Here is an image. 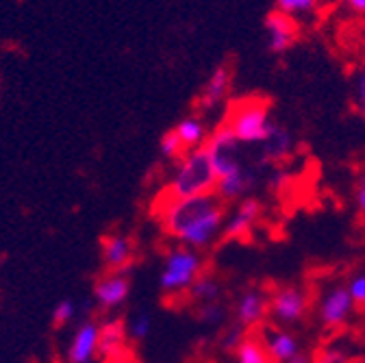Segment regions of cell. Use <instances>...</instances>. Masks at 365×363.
I'll use <instances>...</instances> for the list:
<instances>
[{"label":"cell","mask_w":365,"mask_h":363,"mask_svg":"<svg viewBox=\"0 0 365 363\" xmlns=\"http://www.w3.org/2000/svg\"><path fill=\"white\" fill-rule=\"evenodd\" d=\"M217 188V174L211 165L207 148H196L182 155L163 188V198H192L213 194Z\"/></svg>","instance_id":"obj_1"},{"label":"cell","mask_w":365,"mask_h":363,"mask_svg":"<svg viewBox=\"0 0 365 363\" xmlns=\"http://www.w3.org/2000/svg\"><path fill=\"white\" fill-rule=\"evenodd\" d=\"M222 198L213 194H202V196H192V198H163L159 196L157 200V218L161 224V231L172 237L180 240L194 224H198L202 218H207L211 211L222 207Z\"/></svg>","instance_id":"obj_2"},{"label":"cell","mask_w":365,"mask_h":363,"mask_svg":"<svg viewBox=\"0 0 365 363\" xmlns=\"http://www.w3.org/2000/svg\"><path fill=\"white\" fill-rule=\"evenodd\" d=\"M269 101L263 96H246L228 107L224 124L233 131L242 146L265 144L274 126V122L269 120Z\"/></svg>","instance_id":"obj_3"},{"label":"cell","mask_w":365,"mask_h":363,"mask_svg":"<svg viewBox=\"0 0 365 363\" xmlns=\"http://www.w3.org/2000/svg\"><path fill=\"white\" fill-rule=\"evenodd\" d=\"M205 272V259L198 250L187 248L182 244L172 246L165 252L161 275H159V290L163 296H187L194 281Z\"/></svg>","instance_id":"obj_4"},{"label":"cell","mask_w":365,"mask_h":363,"mask_svg":"<svg viewBox=\"0 0 365 363\" xmlns=\"http://www.w3.org/2000/svg\"><path fill=\"white\" fill-rule=\"evenodd\" d=\"M205 148L209 153L211 165L217 174V180L246 168V163L242 159V144L237 142L233 131L228 128L224 122L209 135Z\"/></svg>","instance_id":"obj_5"},{"label":"cell","mask_w":365,"mask_h":363,"mask_svg":"<svg viewBox=\"0 0 365 363\" xmlns=\"http://www.w3.org/2000/svg\"><path fill=\"white\" fill-rule=\"evenodd\" d=\"M309 315V294L298 285H279L269 294V317L287 329Z\"/></svg>","instance_id":"obj_6"},{"label":"cell","mask_w":365,"mask_h":363,"mask_svg":"<svg viewBox=\"0 0 365 363\" xmlns=\"http://www.w3.org/2000/svg\"><path fill=\"white\" fill-rule=\"evenodd\" d=\"M354 302L346 285H331L317 302V322L324 331L344 329L354 313Z\"/></svg>","instance_id":"obj_7"},{"label":"cell","mask_w":365,"mask_h":363,"mask_svg":"<svg viewBox=\"0 0 365 363\" xmlns=\"http://www.w3.org/2000/svg\"><path fill=\"white\" fill-rule=\"evenodd\" d=\"M261 218V200L255 196L244 198L237 203L233 213H228L224 231H222V242H244L250 237L255 224Z\"/></svg>","instance_id":"obj_8"},{"label":"cell","mask_w":365,"mask_h":363,"mask_svg":"<svg viewBox=\"0 0 365 363\" xmlns=\"http://www.w3.org/2000/svg\"><path fill=\"white\" fill-rule=\"evenodd\" d=\"M267 315H269V296H265V292H261L259 287H248L240 294L233 317L242 329L252 333L255 329L263 327Z\"/></svg>","instance_id":"obj_9"},{"label":"cell","mask_w":365,"mask_h":363,"mask_svg":"<svg viewBox=\"0 0 365 363\" xmlns=\"http://www.w3.org/2000/svg\"><path fill=\"white\" fill-rule=\"evenodd\" d=\"M130 290V275H126V272H107L94 285V300L103 311H113L128 300Z\"/></svg>","instance_id":"obj_10"},{"label":"cell","mask_w":365,"mask_h":363,"mask_svg":"<svg viewBox=\"0 0 365 363\" xmlns=\"http://www.w3.org/2000/svg\"><path fill=\"white\" fill-rule=\"evenodd\" d=\"M226 218H228V211H226V205H222L215 211H211L207 218H202L198 224H194L192 229L178 240V244L187 246V248H194L198 252L209 248L217 237H222Z\"/></svg>","instance_id":"obj_11"},{"label":"cell","mask_w":365,"mask_h":363,"mask_svg":"<svg viewBox=\"0 0 365 363\" xmlns=\"http://www.w3.org/2000/svg\"><path fill=\"white\" fill-rule=\"evenodd\" d=\"M103 263L109 272H126L130 275L135 263V244L124 233H105L101 237Z\"/></svg>","instance_id":"obj_12"},{"label":"cell","mask_w":365,"mask_h":363,"mask_svg":"<svg viewBox=\"0 0 365 363\" xmlns=\"http://www.w3.org/2000/svg\"><path fill=\"white\" fill-rule=\"evenodd\" d=\"M98 342H101V322L83 320L70 339L68 346V363H91L98 357Z\"/></svg>","instance_id":"obj_13"},{"label":"cell","mask_w":365,"mask_h":363,"mask_svg":"<svg viewBox=\"0 0 365 363\" xmlns=\"http://www.w3.org/2000/svg\"><path fill=\"white\" fill-rule=\"evenodd\" d=\"M265 33H267V48L269 53L274 55H283L287 53L292 46H294V41L298 37V24L292 16H285L281 11H269L265 16Z\"/></svg>","instance_id":"obj_14"},{"label":"cell","mask_w":365,"mask_h":363,"mask_svg":"<svg viewBox=\"0 0 365 363\" xmlns=\"http://www.w3.org/2000/svg\"><path fill=\"white\" fill-rule=\"evenodd\" d=\"M259 337L267 350L269 361L274 363H289L296 354L302 352L300 339L283 327H263Z\"/></svg>","instance_id":"obj_15"},{"label":"cell","mask_w":365,"mask_h":363,"mask_svg":"<svg viewBox=\"0 0 365 363\" xmlns=\"http://www.w3.org/2000/svg\"><path fill=\"white\" fill-rule=\"evenodd\" d=\"M128 337V322L124 317H107L101 322V342H98V357L103 361H115L126 350Z\"/></svg>","instance_id":"obj_16"},{"label":"cell","mask_w":365,"mask_h":363,"mask_svg":"<svg viewBox=\"0 0 365 363\" xmlns=\"http://www.w3.org/2000/svg\"><path fill=\"white\" fill-rule=\"evenodd\" d=\"M259 183V176L255 170L250 168H244L231 176H224L217 180V188H215V194L222 198V203H242L244 198L250 196V192L257 188Z\"/></svg>","instance_id":"obj_17"},{"label":"cell","mask_w":365,"mask_h":363,"mask_svg":"<svg viewBox=\"0 0 365 363\" xmlns=\"http://www.w3.org/2000/svg\"><path fill=\"white\" fill-rule=\"evenodd\" d=\"M231 83H233V74L231 70H228L226 66H217L205 87H202V94L198 98V107L202 111H213L215 107H220L226 98H228V92H231Z\"/></svg>","instance_id":"obj_18"},{"label":"cell","mask_w":365,"mask_h":363,"mask_svg":"<svg viewBox=\"0 0 365 363\" xmlns=\"http://www.w3.org/2000/svg\"><path fill=\"white\" fill-rule=\"evenodd\" d=\"M174 133L178 135L182 148H185L187 153L196 150V148H202L207 144V140H209L207 124L198 116H185L182 120H178L176 126H174Z\"/></svg>","instance_id":"obj_19"},{"label":"cell","mask_w":365,"mask_h":363,"mask_svg":"<svg viewBox=\"0 0 365 363\" xmlns=\"http://www.w3.org/2000/svg\"><path fill=\"white\" fill-rule=\"evenodd\" d=\"M261 146H263V161H281L294 153V138L285 126L274 124L265 144Z\"/></svg>","instance_id":"obj_20"},{"label":"cell","mask_w":365,"mask_h":363,"mask_svg":"<svg viewBox=\"0 0 365 363\" xmlns=\"http://www.w3.org/2000/svg\"><path fill=\"white\" fill-rule=\"evenodd\" d=\"M190 302L194 305H205V302H215L222 298V281L215 275L202 272V275L194 281V285L187 292Z\"/></svg>","instance_id":"obj_21"},{"label":"cell","mask_w":365,"mask_h":363,"mask_svg":"<svg viewBox=\"0 0 365 363\" xmlns=\"http://www.w3.org/2000/svg\"><path fill=\"white\" fill-rule=\"evenodd\" d=\"M237 363H267V350L259 337V333H248L246 339L242 342V346L233 352Z\"/></svg>","instance_id":"obj_22"},{"label":"cell","mask_w":365,"mask_h":363,"mask_svg":"<svg viewBox=\"0 0 365 363\" xmlns=\"http://www.w3.org/2000/svg\"><path fill=\"white\" fill-rule=\"evenodd\" d=\"M194 315L207 327H220L226 320V307L222 305V300L215 302H205V305H196Z\"/></svg>","instance_id":"obj_23"},{"label":"cell","mask_w":365,"mask_h":363,"mask_svg":"<svg viewBox=\"0 0 365 363\" xmlns=\"http://www.w3.org/2000/svg\"><path fill=\"white\" fill-rule=\"evenodd\" d=\"M153 331V315L146 309H140L128 322V337L133 342H144Z\"/></svg>","instance_id":"obj_24"},{"label":"cell","mask_w":365,"mask_h":363,"mask_svg":"<svg viewBox=\"0 0 365 363\" xmlns=\"http://www.w3.org/2000/svg\"><path fill=\"white\" fill-rule=\"evenodd\" d=\"M76 315V302L72 298H63L53 307V315H51V322L55 331H61L63 327H68Z\"/></svg>","instance_id":"obj_25"},{"label":"cell","mask_w":365,"mask_h":363,"mask_svg":"<svg viewBox=\"0 0 365 363\" xmlns=\"http://www.w3.org/2000/svg\"><path fill=\"white\" fill-rule=\"evenodd\" d=\"M159 153H161L165 159L178 161L187 150L182 148V144H180V140H178V135L174 133V128H170V131H165V133L161 135V140H159Z\"/></svg>","instance_id":"obj_26"},{"label":"cell","mask_w":365,"mask_h":363,"mask_svg":"<svg viewBox=\"0 0 365 363\" xmlns=\"http://www.w3.org/2000/svg\"><path fill=\"white\" fill-rule=\"evenodd\" d=\"M274 5H277V11L294 18V16L313 11L315 5H317V0H274Z\"/></svg>","instance_id":"obj_27"},{"label":"cell","mask_w":365,"mask_h":363,"mask_svg":"<svg viewBox=\"0 0 365 363\" xmlns=\"http://www.w3.org/2000/svg\"><path fill=\"white\" fill-rule=\"evenodd\" d=\"M348 292H350V298L354 302V309L356 311H365V270L356 272V275L350 277V281L346 283Z\"/></svg>","instance_id":"obj_28"},{"label":"cell","mask_w":365,"mask_h":363,"mask_svg":"<svg viewBox=\"0 0 365 363\" xmlns=\"http://www.w3.org/2000/svg\"><path fill=\"white\" fill-rule=\"evenodd\" d=\"M246 335H248V331L242 329L237 322H233L228 329H224L222 339H220V346H222L224 350H228V352H235V350L242 346V342L246 339Z\"/></svg>","instance_id":"obj_29"},{"label":"cell","mask_w":365,"mask_h":363,"mask_svg":"<svg viewBox=\"0 0 365 363\" xmlns=\"http://www.w3.org/2000/svg\"><path fill=\"white\" fill-rule=\"evenodd\" d=\"M311 363H350L346 350L337 346H322L317 348L311 357Z\"/></svg>","instance_id":"obj_30"},{"label":"cell","mask_w":365,"mask_h":363,"mask_svg":"<svg viewBox=\"0 0 365 363\" xmlns=\"http://www.w3.org/2000/svg\"><path fill=\"white\" fill-rule=\"evenodd\" d=\"M356 96L361 103H365V61L356 72Z\"/></svg>","instance_id":"obj_31"},{"label":"cell","mask_w":365,"mask_h":363,"mask_svg":"<svg viewBox=\"0 0 365 363\" xmlns=\"http://www.w3.org/2000/svg\"><path fill=\"white\" fill-rule=\"evenodd\" d=\"M354 200H356V207L361 211V215L365 218V180L359 178V185H356V192H354Z\"/></svg>","instance_id":"obj_32"},{"label":"cell","mask_w":365,"mask_h":363,"mask_svg":"<svg viewBox=\"0 0 365 363\" xmlns=\"http://www.w3.org/2000/svg\"><path fill=\"white\" fill-rule=\"evenodd\" d=\"M346 5L356 14H365V0H346Z\"/></svg>","instance_id":"obj_33"},{"label":"cell","mask_w":365,"mask_h":363,"mask_svg":"<svg viewBox=\"0 0 365 363\" xmlns=\"http://www.w3.org/2000/svg\"><path fill=\"white\" fill-rule=\"evenodd\" d=\"M289 363H311V357L302 350V352H300V354H296Z\"/></svg>","instance_id":"obj_34"},{"label":"cell","mask_w":365,"mask_h":363,"mask_svg":"<svg viewBox=\"0 0 365 363\" xmlns=\"http://www.w3.org/2000/svg\"><path fill=\"white\" fill-rule=\"evenodd\" d=\"M359 178H361V180H365V165H363V170H361V174H359Z\"/></svg>","instance_id":"obj_35"},{"label":"cell","mask_w":365,"mask_h":363,"mask_svg":"<svg viewBox=\"0 0 365 363\" xmlns=\"http://www.w3.org/2000/svg\"><path fill=\"white\" fill-rule=\"evenodd\" d=\"M361 116H363V120H365V103H361Z\"/></svg>","instance_id":"obj_36"},{"label":"cell","mask_w":365,"mask_h":363,"mask_svg":"<svg viewBox=\"0 0 365 363\" xmlns=\"http://www.w3.org/2000/svg\"><path fill=\"white\" fill-rule=\"evenodd\" d=\"M267 363H274V361H267Z\"/></svg>","instance_id":"obj_37"}]
</instances>
